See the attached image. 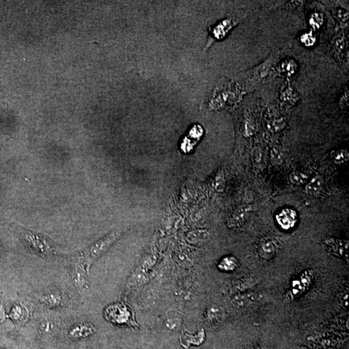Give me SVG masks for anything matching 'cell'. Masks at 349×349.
<instances>
[{
  "mask_svg": "<svg viewBox=\"0 0 349 349\" xmlns=\"http://www.w3.org/2000/svg\"><path fill=\"white\" fill-rule=\"evenodd\" d=\"M121 235L119 231H113L87 248L76 257L74 263L72 278L76 289L80 292L86 291L88 289L89 274L91 264L106 252L120 238Z\"/></svg>",
  "mask_w": 349,
  "mask_h": 349,
  "instance_id": "1",
  "label": "cell"
},
{
  "mask_svg": "<svg viewBox=\"0 0 349 349\" xmlns=\"http://www.w3.org/2000/svg\"><path fill=\"white\" fill-rule=\"evenodd\" d=\"M104 316L105 319L114 324L138 326L132 311L124 303H117L107 306L105 309Z\"/></svg>",
  "mask_w": 349,
  "mask_h": 349,
  "instance_id": "2",
  "label": "cell"
},
{
  "mask_svg": "<svg viewBox=\"0 0 349 349\" xmlns=\"http://www.w3.org/2000/svg\"><path fill=\"white\" fill-rule=\"evenodd\" d=\"M20 233L22 234L25 243L34 252L44 255H51L55 254V248L51 245L48 241L46 240L45 238L32 233V231L25 230L24 229H21Z\"/></svg>",
  "mask_w": 349,
  "mask_h": 349,
  "instance_id": "3",
  "label": "cell"
},
{
  "mask_svg": "<svg viewBox=\"0 0 349 349\" xmlns=\"http://www.w3.org/2000/svg\"><path fill=\"white\" fill-rule=\"evenodd\" d=\"M276 219L282 228L285 229H290L296 223L297 214L295 211L286 208L279 213L276 216Z\"/></svg>",
  "mask_w": 349,
  "mask_h": 349,
  "instance_id": "4",
  "label": "cell"
},
{
  "mask_svg": "<svg viewBox=\"0 0 349 349\" xmlns=\"http://www.w3.org/2000/svg\"><path fill=\"white\" fill-rule=\"evenodd\" d=\"M95 332V327L91 323H80L72 328L69 331V336L74 339L83 338L91 336Z\"/></svg>",
  "mask_w": 349,
  "mask_h": 349,
  "instance_id": "5",
  "label": "cell"
},
{
  "mask_svg": "<svg viewBox=\"0 0 349 349\" xmlns=\"http://www.w3.org/2000/svg\"><path fill=\"white\" fill-rule=\"evenodd\" d=\"M205 333L204 330L202 329L198 333L194 335L189 334L187 332H184L180 337V342L185 348H188V346L193 345H200L205 341Z\"/></svg>",
  "mask_w": 349,
  "mask_h": 349,
  "instance_id": "6",
  "label": "cell"
},
{
  "mask_svg": "<svg viewBox=\"0 0 349 349\" xmlns=\"http://www.w3.org/2000/svg\"><path fill=\"white\" fill-rule=\"evenodd\" d=\"M323 186V179L322 177L317 175V176L312 178L310 181L306 184V193L311 196L319 195L321 191H322Z\"/></svg>",
  "mask_w": 349,
  "mask_h": 349,
  "instance_id": "7",
  "label": "cell"
},
{
  "mask_svg": "<svg viewBox=\"0 0 349 349\" xmlns=\"http://www.w3.org/2000/svg\"><path fill=\"white\" fill-rule=\"evenodd\" d=\"M40 301L49 306H60L62 304V299L59 293L56 292H50L46 293L45 294L42 295L40 297Z\"/></svg>",
  "mask_w": 349,
  "mask_h": 349,
  "instance_id": "8",
  "label": "cell"
},
{
  "mask_svg": "<svg viewBox=\"0 0 349 349\" xmlns=\"http://www.w3.org/2000/svg\"><path fill=\"white\" fill-rule=\"evenodd\" d=\"M10 317L15 322L23 323L28 320L29 313H28L27 308L23 307L20 304H16L12 308Z\"/></svg>",
  "mask_w": 349,
  "mask_h": 349,
  "instance_id": "9",
  "label": "cell"
},
{
  "mask_svg": "<svg viewBox=\"0 0 349 349\" xmlns=\"http://www.w3.org/2000/svg\"><path fill=\"white\" fill-rule=\"evenodd\" d=\"M250 207L248 206H244L241 207L238 210L236 211L231 219V224L234 226H240L244 223L248 217V213H249Z\"/></svg>",
  "mask_w": 349,
  "mask_h": 349,
  "instance_id": "10",
  "label": "cell"
},
{
  "mask_svg": "<svg viewBox=\"0 0 349 349\" xmlns=\"http://www.w3.org/2000/svg\"><path fill=\"white\" fill-rule=\"evenodd\" d=\"M252 159L255 167L263 168L266 165V158L263 151L259 148L253 149Z\"/></svg>",
  "mask_w": 349,
  "mask_h": 349,
  "instance_id": "11",
  "label": "cell"
},
{
  "mask_svg": "<svg viewBox=\"0 0 349 349\" xmlns=\"http://www.w3.org/2000/svg\"><path fill=\"white\" fill-rule=\"evenodd\" d=\"M270 69V64L268 62H265L263 64L259 65L258 67L255 68V71L253 72V74H254V78L259 80V81L265 79L268 76Z\"/></svg>",
  "mask_w": 349,
  "mask_h": 349,
  "instance_id": "12",
  "label": "cell"
},
{
  "mask_svg": "<svg viewBox=\"0 0 349 349\" xmlns=\"http://www.w3.org/2000/svg\"><path fill=\"white\" fill-rule=\"evenodd\" d=\"M238 266V261L233 257H227L224 258L220 263V269L224 271H232L235 270Z\"/></svg>",
  "mask_w": 349,
  "mask_h": 349,
  "instance_id": "13",
  "label": "cell"
},
{
  "mask_svg": "<svg viewBox=\"0 0 349 349\" xmlns=\"http://www.w3.org/2000/svg\"><path fill=\"white\" fill-rule=\"evenodd\" d=\"M285 157L282 149L279 147H274L270 151V160L274 165H280L284 161Z\"/></svg>",
  "mask_w": 349,
  "mask_h": 349,
  "instance_id": "14",
  "label": "cell"
},
{
  "mask_svg": "<svg viewBox=\"0 0 349 349\" xmlns=\"http://www.w3.org/2000/svg\"><path fill=\"white\" fill-rule=\"evenodd\" d=\"M290 179L293 184L301 185L307 182L308 177L305 173L298 172V171H294L290 175Z\"/></svg>",
  "mask_w": 349,
  "mask_h": 349,
  "instance_id": "15",
  "label": "cell"
},
{
  "mask_svg": "<svg viewBox=\"0 0 349 349\" xmlns=\"http://www.w3.org/2000/svg\"><path fill=\"white\" fill-rule=\"evenodd\" d=\"M309 24L313 29H320L323 24V17L322 14L319 13H313L311 16L310 20H309Z\"/></svg>",
  "mask_w": 349,
  "mask_h": 349,
  "instance_id": "16",
  "label": "cell"
},
{
  "mask_svg": "<svg viewBox=\"0 0 349 349\" xmlns=\"http://www.w3.org/2000/svg\"><path fill=\"white\" fill-rule=\"evenodd\" d=\"M332 157L334 163L336 164L345 163L348 160V153L345 149L334 152Z\"/></svg>",
  "mask_w": 349,
  "mask_h": 349,
  "instance_id": "17",
  "label": "cell"
},
{
  "mask_svg": "<svg viewBox=\"0 0 349 349\" xmlns=\"http://www.w3.org/2000/svg\"><path fill=\"white\" fill-rule=\"evenodd\" d=\"M282 71L287 75L291 76L296 71V64L294 61L283 62L282 64Z\"/></svg>",
  "mask_w": 349,
  "mask_h": 349,
  "instance_id": "18",
  "label": "cell"
},
{
  "mask_svg": "<svg viewBox=\"0 0 349 349\" xmlns=\"http://www.w3.org/2000/svg\"><path fill=\"white\" fill-rule=\"evenodd\" d=\"M334 14L335 16H336L337 20H338L339 22L342 23V24H348V14L347 12L345 11V10H343V9H339L335 10Z\"/></svg>",
  "mask_w": 349,
  "mask_h": 349,
  "instance_id": "19",
  "label": "cell"
},
{
  "mask_svg": "<svg viewBox=\"0 0 349 349\" xmlns=\"http://www.w3.org/2000/svg\"><path fill=\"white\" fill-rule=\"evenodd\" d=\"M284 126V123L280 119H276V120H273L269 122L268 124V130L271 131V132H278L280 131L283 128Z\"/></svg>",
  "mask_w": 349,
  "mask_h": 349,
  "instance_id": "20",
  "label": "cell"
},
{
  "mask_svg": "<svg viewBox=\"0 0 349 349\" xmlns=\"http://www.w3.org/2000/svg\"><path fill=\"white\" fill-rule=\"evenodd\" d=\"M301 41L307 47L313 46L316 42V38L312 32L305 33L302 35L301 37Z\"/></svg>",
  "mask_w": 349,
  "mask_h": 349,
  "instance_id": "21",
  "label": "cell"
},
{
  "mask_svg": "<svg viewBox=\"0 0 349 349\" xmlns=\"http://www.w3.org/2000/svg\"><path fill=\"white\" fill-rule=\"evenodd\" d=\"M262 249L266 254H273L275 252L276 246L272 241H264L262 245Z\"/></svg>",
  "mask_w": 349,
  "mask_h": 349,
  "instance_id": "22",
  "label": "cell"
},
{
  "mask_svg": "<svg viewBox=\"0 0 349 349\" xmlns=\"http://www.w3.org/2000/svg\"><path fill=\"white\" fill-rule=\"evenodd\" d=\"M282 98L285 100V102H295L294 100L296 99V93L293 92L290 89H287L283 93Z\"/></svg>",
  "mask_w": 349,
  "mask_h": 349,
  "instance_id": "23",
  "label": "cell"
},
{
  "mask_svg": "<svg viewBox=\"0 0 349 349\" xmlns=\"http://www.w3.org/2000/svg\"><path fill=\"white\" fill-rule=\"evenodd\" d=\"M255 132V126L254 124L250 122V121H247L245 123L244 126V134L247 137H250L254 134Z\"/></svg>",
  "mask_w": 349,
  "mask_h": 349,
  "instance_id": "24",
  "label": "cell"
},
{
  "mask_svg": "<svg viewBox=\"0 0 349 349\" xmlns=\"http://www.w3.org/2000/svg\"><path fill=\"white\" fill-rule=\"evenodd\" d=\"M334 46L338 52L341 53L344 48H345V41H344L343 38H341V37H338V38L335 40Z\"/></svg>",
  "mask_w": 349,
  "mask_h": 349,
  "instance_id": "25",
  "label": "cell"
},
{
  "mask_svg": "<svg viewBox=\"0 0 349 349\" xmlns=\"http://www.w3.org/2000/svg\"><path fill=\"white\" fill-rule=\"evenodd\" d=\"M6 311H5L3 304L0 301V323H3L5 320H6Z\"/></svg>",
  "mask_w": 349,
  "mask_h": 349,
  "instance_id": "26",
  "label": "cell"
}]
</instances>
